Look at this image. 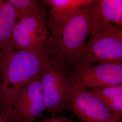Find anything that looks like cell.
<instances>
[{"instance_id": "obj_6", "label": "cell", "mask_w": 122, "mask_h": 122, "mask_svg": "<svg viewBox=\"0 0 122 122\" xmlns=\"http://www.w3.org/2000/svg\"><path fill=\"white\" fill-rule=\"evenodd\" d=\"M67 84L69 108L82 122L120 121L122 117L112 113L88 90Z\"/></svg>"}, {"instance_id": "obj_12", "label": "cell", "mask_w": 122, "mask_h": 122, "mask_svg": "<svg viewBox=\"0 0 122 122\" xmlns=\"http://www.w3.org/2000/svg\"><path fill=\"white\" fill-rule=\"evenodd\" d=\"M100 16L106 21L115 23L122 27V0H96Z\"/></svg>"}, {"instance_id": "obj_16", "label": "cell", "mask_w": 122, "mask_h": 122, "mask_svg": "<svg viewBox=\"0 0 122 122\" xmlns=\"http://www.w3.org/2000/svg\"><path fill=\"white\" fill-rule=\"evenodd\" d=\"M0 122H13L9 117L4 114H0Z\"/></svg>"}, {"instance_id": "obj_11", "label": "cell", "mask_w": 122, "mask_h": 122, "mask_svg": "<svg viewBox=\"0 0 122 122\" xmlns=\"http://www.w3.org/2000/svg\"><path fill=\"white\" fill-rule=\"evenodd\" d=\"M88 90L98 98L112 113L122 117V85Z\"/></svg>"}, {"instance_id": "obj_15", "label": "cell", "mask_w": 122, "mask_h": 122, "mask_svg": "<svg viewBox=\"0 0 122 122\" xmlns=\"http://www.w3.org/2000/svg\"><path fill=\"white\" fill-rule=\"evenodd\" d=\"M3 94L2 91V85H1V75L0 74V114H3Z\"/></svg>"}, {"instance_id": "obj_13", "label": "cell", "mask_w": 122, "mask_h": 122, "mask_svg": "<svg viewBox=\"0 0 122 122\" xmlns=\"http://www.w3.org/2000/svg\"><path fill=\"white\" fill-rule=\"evenodd\" d=\"M16 10L19 18L24 14L40 10V2L36 0H8Z\"/></svg>"}, {"instance_id": "obj_8", "label": "cell", "mask_w": 122, "mask_h": 122, "mask_svg": "<svg viewBox=\"0 0 122 122\" xmlns=\"http://www.w3.org/2000/svg\"><path fill=\"white\" fill-rule=\"evenodd\" d=\"M46 111L41 75L18 93L9 112L13 122H34Z\"/></svg>"}, {"instance_id": "obj_10", "label": "cell", "mask_w": 122, "mask_h": 122, "mask_svg": "<svg viewBox=\"0 0 122 122\" xmlns=\"http://www.w3.org/2000/svg\"><path fill=\"white\" fill-rule=\"evenodd\" d=\"M93 0H46L49 6L51 33L57 30L67 22L80 8Z\"/></svg>"}, {"instance_id": "obj_3", "label": "cell", "mask_w": 122, "mask_h": 122, "mask_svg": "<svg viewBox=\"0 0 122 122\" xmlns=\"http://www.w3.org/2000/svg\"><path fill=\"white\" fill-rule=\"evenodd\" d=\"M92 22L90 39L66 70L80 64L122 63V28L105 20L96 5L92 8Z\"/></svg>"}, {"instance_id": "obj_9", "label": "cell", "mask_w": 122, "mask_h": 122, "mask_svg": "<svg viewBox=\"0 0 122 122\" xmlns=\"http://www.w3.org/2000/svg\"><path fill=\"white\" fill-rule=\"evenodd\" d=\"M19 19L16 10L8 0H0V55L15 50L12 34Z\"/></svg>"}, {"instance_id": "obj_1", "label": "cell", "mask_w": 122, "mask_h": 122, "mask_svg": "<svg viewBox=\"0 0 122 122\" xmlns=\"http://www.w3.org/2000/svg\"><path fill=\"white\" fill-rule=\"evenodd\" d=\"M48 61L46 54L20 50L0 55L3 114L8 116L18 93L41 74Z\"/></svg>"}, {"instance_id": "obj_14", "label": "cell", "mask_w": 122, "mask_h": 122, "mask_svg": "<svg viewBox=\"0 0 122 122\" xmlns=\"http://www.w3.org/2000/svg\"><path fill=\"white\" fill-rule=\"evenodd\" d=\"M38 122H78L62 116H53Z\"/></svg>"}, {"instance_id": "obj_5", "label": "cell", "mask_w": 122, "mask_h": 122, "mask_svg": "<svg viewBox=\"0 0 122 122\" xmlns=\"http://www.w3.org/2000/svg\"><path fill=\"white\" fill-rule=\"evenodd\" d=\"M69 70L67 83L87 90L122 85V63L80 64Z\"/></svg>"}, {"instance_id": "obj_2", "label": "cell", "mask_w": 122, "mask_h": 122, "mask_svg": "<svg viewBox=\"0 0 122 122\" xmlns=\"http://www.w3.org/2000/svg\"><path fill=\"white\" fill-rule=\"evenodd\" d=\"M81 7L57 30L51 33L47 44L48 60L66 70L83 49L92 32L91 3Z\"/></svg>"}, {"instance_id": "obj_4", "label": "cell", "mask_w": 122, "mask_h": 122, "mask_svg": "<svg viewBox=\"0 0 122 122\" xmlns=\"http://www.w3.org/2000/svg\"><path fill=\"white\" fill-rule=\"evenodd\" d=\"M48 39L47 24L41 10L20 16L12 34L14 49L48 55Z\"/></svg>"}, {"instance_id": "obj_7", "label": "cell", "mask_w": 122, "mask_h": 122, "mask_svg": "<svg viewBox=\"0 0 122 122\" xmlns=\"http://www.w3.org/2000/svg\"><path fill=\"white\" fill-rule=\"evenodd\" d=\"M65 70L48 61L41 74L46 111L61 113L69 108Z\"/></svg>"}]
</instances>
